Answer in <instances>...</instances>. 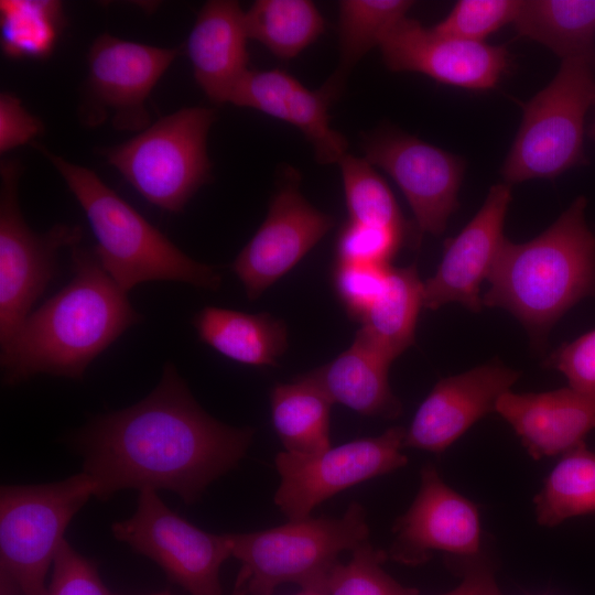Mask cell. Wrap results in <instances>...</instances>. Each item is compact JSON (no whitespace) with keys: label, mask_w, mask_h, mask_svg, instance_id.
I'll return each mask as SVG.
<instances>
[{"label":"cell","mask_w":595,"mask_h":595,"mask_svg":"<svg viewBox=\"0 0 595 595\" xmlns=\"http://www.w3.org/2000/svg\"><path fill=\"white\" fill-rule=\"evenodd\" d=\"M253 430L226 425L194 400L172 363L140 402L95 420L83 435L84 469L96 495L166 489L185 502L245 456Z\"/></svg>","instance_id":"obj_1"},{"label":"cell","mask_w":595,"mask_h":595,"mask_svg":"<svg viewBox=\"0 0 595 595\" xmlns=\"http://www.w3.org/2000/svg\"><path fill=\"white\" fill-rule=\"evenodd\" d=\"M71 249V281L31 312L1 347L8 385L36 374L80 379L99 354L141 320L95 251Z\"/></svg>","instance_id":"obj_2"},{"label":"cell","mask_w":595,"mask_h":595,"mask_svg":"<svg viewBox=\"0 0 595 595\" xmlns=\"http://www.w3.org/2000/svg\"><path fill=\"white\" fill-rule=\"evenodd\" d=\"M577 197L545 231L522 244L504 240L483 304L515 315L541 342L581 299L595 293V237Z\"/></svg>","instance_id":"obj_3"},{"label":"cell","mask_w":595,"mask_h":595,"mask_svg":"<svg viewBox=\"0 0 595 595\" xmlns=\"http://www.w3.org/2000/svg\"><path fill=\"white\" fill-rule=\"evenodd\" d=\"M58 171L86 214L97 245L94 251L106 272L128 293L148 281H177L217 290L218 271L201 263L169 240L97 174L32 142Z\"/></svg>","instance_id":"obj_4"},{"label":"cell","mask_w":595,"mask_h":595,"mask_svg":"<svg viewBox=\"0 0 595 595\" xmlns=\"http://www.w3.org/2000/svg\"><path fill=\"white\" fill-rule=\"evenodd\" d=\"M366 511L353 501L340 518L307 517L261 531L228 534L238 577L249 595H271L283 583L322 591L344 551L368 541Z\"/></svg>","instance_id":"obj_5"},{"label":"cell","mask_w":595,"mask_h":595,"mask_svg":"<svg viewBox=\"0 0 595 595\" xmlns=\"http://www.w3.org/2000/svg\"><path fill=\"white\" fill-rule=\"evenodd\" d=\"M95 495L85 472L57 483L1 487V595H47L46 574L64 533Z\"/></svg>","instance_id":"obj_6"},{"label":"cell","mask_w":595,"mask_h":595,"mask_svg":"<svg viewBox=\"0 0 595 595\" xmlns=\"http://www.w3.org/2000/svg\"><path fill=\"white\" fill-rule=\"evenodd\" d=\"M215 118L214 109L182 108L104 155L145 201L178 213L209 178L207 136Z\"/></svg>","instance_id":"obj_7"},{"label":"cell","mask_w":595,"mask_h":595,"mask_svg":"<svg viewBox=\"0 0 595 595\" xmlns=\"http://www.w3.org/2000/svg\"><path fill=\"white\" fill-rule=\"evenodd\" d=\"M595 65L563 60L554 78L523 107L501 173L507 184L554 178L583 162L584 122L595 105Z\"/></svg>","instance_id":"obj_8"},{"label":"cell","mask_w":595,"mask_h":595,"mask_svg":"<svg viewBox=\"0 0 595 595\" xmlns=\"http://www.w3.org/2000/svg\"><path fill=\"white\" fill-rule=\"evenodd\" d=\"M0 195V344L9 343L54 277L56 256L64 247L77 246L78 226L56 225L45 234L34 232L24 221L18 203L21 165L1 162Z\"/></svg>","instance_id":"obj_9"},{"label":"cell","mask_w":595,"mask_h":595,"mask_svg":"<svg viewBox=\"0 0 595 595\" xmlns=\"http://www.w3.org/2000/svg\"><path fill=\"white\" fill-rule=\"evenodd\" d=\"M112 533L159 564L190 595H221L220 566L231 556L228 534L195 527L172 511L156 490H140L136 512L116 522Z\"/></svg>","instance_id":"obj_10"},{"label":"cell","mask_w":595,"mask_h":595,"mask_svg":"<svg viewBox=\"0 0 595 595\" xmlns=\"http://www.w3.org/2000/svg\"><path fill=\"white\" fill-rule=\"evenodd\" d=\"M404 435L405 429L392 426L378 436L331 446L316 455L280 452L274 458L280 475L274 504L289 520L310 517L334 495L405 466Z\"/></svg>","instance_id":"obj_11"},{"label":"cell","mask_w":595,"mask_h":595,"mask_svg":"<svg viewBox=\"0 0 595 595\" xmlns=\"http://www.w3.org/2000/svg\"><path fill=\"white\" fill-rule=\"evenodd\" d=\"M365 159L382 169L405 196L422 232L441 235L458 206L464 162L414 136L382 129L365 138Z\"/></svg>","instance_id":"obj_12"},{"label":"cell","mask_w":595,"mask_h":595,"mask_svg":"<svg viewBox=\"0 0 595 595\" xmlns=\"http://www.w3.org/2000/svg\"><path fill=\"white\" fill-rule=\"evenodd\" d=\"M178 54L177 48L151 46L104 33L88 54L89 121L110 112L119 130H144L150 117L145 101Z\"/></svg>","instance_id":"obj_13"},{"label":"cell","mask_w":595,"mask_h":595,"mask_svg":"<svg viewBox=\"0 0 595 595\" xmlns=\"http://www.w3.org/2000/svg\"><path fill=\"white\" fill-rule=\"evenodd\" d=\"M333 218L300 193L294 171L271 199L268 215L236 257L231 269L249 300L288 273L333 227Z\"/></svg>","instance_id":"obj_14"},{"label":"cell","mask_w":595,"mask_h":595,"mask_svg":"<svg viewBox=\"0 0 595 595\" xmlns=\"http://www.w3.org/2000/svg\"><path fill=\"white\" fill-rule=\"evenodd\" d=\"M379 47L385 64L393 72H415L475 91L496 87L509 67L505 46L444 35L407 17Z\"/></svg>","instance_id":"obj_15"},{"label":"cell","mask_w":595,"mask_h":595,"mask_svg":"<svg viewBox=\"0 0 595 595\" xmlns=\"http://www.w3.org/2000/svg\"><path fill=\"white\" fill-rule=\"evenodd\" d=\"M396 534L389 555L403 564H420L432 551L466 559L480 551L477 507L448 487L432 464L421 469L420 489L393 526Z\"/></svg>","instance_id":"obj_16"},{"label":"cell","mask_w":595,"mask_h":595,"mask_svg":"<svg viewBox=\"0 0 595 595\" xmlns=\"http://www.w3.org/2000/svg\"><path fill=\"white\" fill-rule=\"evenodd\" d=\"M519 372L490 361L441 379L422 401L405 430L403 446L441 453L474 423L496 410Z\"/></svg>","instance_id":"obj_17"},{"label":"cell","mask_w":595,"mask_h":595,"mask_svg":"<svg viewBox=\"0 0 595 595\" xmlns=\"http://www.w3.org/2000/svg\"><path fill=\"white\" fill-rule=\"evenodd\" d=\"M510 201L509 184L494 185L477 214L445 242L436 272L423 282V307L436 310L458 302L473 312L480 310V284L488 279L505 240L502 228Z\"/></svg>","instance_id":"obj_18"},{"label":"cell","mask_w":595,"mask_h":595,"mask_svg":"<svg viewBox=\"0 0 595 595\" xmlns=\"http://www.w3.org/2000/svg\"><path fill=\"white\" fill-rule=\"evenodd\" d=\"M340 89L326 82L311 90L282 69H249L234 89L229 102L261 111L296 127L314 148L322 164L338 163L347 153V140L329 125L328 108Z\"/></svg>","instance_id":"obj_19"},{"label":"cell","mask_w":595,"mask_h":595,"mask_svg":"<svg viewBox=\"0 0 595 595\" xmlns=\"http://www.w3.org/2000/svg\"><path fill=\"white\" fill-rule=\"evenodd\" d=\"M534 458L564 454L595 430V392L571 387L539 393L502 394L495 410Z\"/></svg>","instance_id":"obj_20"},{"label":"cell","mask_w":595,"mask_h":595,"mask_svg":"<svg viewBox=\"0 0 595 595\" xmlns=\"http://www.w3.org/2000/svg\"><path fill=\"white\" fill-rule=\"evenodd\" d=\"M245 12L237 1L206 2L186 42L196 83L217 104L230 96L249 71Z\"/></svg>","instance_id":"obj_21"},{"label":"cell","mask_w":595,"mask_h":595,"mask_svg":"<svg viewBox=\"0 0 595 595\" xmlns=\"http://www.w3.org/2000/svg\"><path fill=\"white\" fill-rule=\"evenodd\" d=\"M390 364L355 338L335 359L300 377L316 386L333 403L363 415L394 419L402 405L389 386Z\"/></svg>","instance_id":"obj_22"},{"label":"cell","mask_w":595,"mask_h":595,"mask_svg":"<svg viewBox=\"0 0 595 595\" xmlns=\"http://www.w3.org/2000/svg\"><path fill=\"white\" fill-rule=\"evenodd\" d=\"M199 339L223 356L250 366H277L288 348V328L268 313L206 306L193 320Z\"/></svg>","instance_id":"obj_23"},{"label":"cell","mask_w":595,"mask_h":595,"mask_svg":"<svg viewBox=\"0 0 595 595\" xmlns=\"http://www.w3.org/2000/svg\"><path fill=\"white\" fill-rule=\"evenodd\" d=\"M422 306L423 282L415 264L390 268L387 285L360 320L355 338L392 363L414 343Z\"/></svg>","instance_id":"obj_24"},{"label":"cell","mask_w":595,"mask_h":595,"mask_svg":"<svg viewBox=\"0 0 595 595\" xmlns=\"http://www.w3.org/2000/svg\"><path fill=\"white\" fill-rule=\"evenodd\" d=\"M513 25L519 36L541 43L562 61L595 65V0H521Z\"/></svg>","instance_id":"obj_25"},{"label":"cell","mask_w":595,"mask_h":595,"mask_svg":"<svg viewBox=\"0 0 595 595\" xmlns=\"http://www.w3.org/2000/svg\"><path fill=\"white\" fill-rule=\"evenodd\" d=\"M332 405L316 386L300 376L291 383L275 385L270 396L271 418L285 452L307 456L328 450Z\"/></svg>","instance_id":"obj_26"},{"label":"cell","mask_w":595,"mask_h":595,"mask_svg":"<svg viewBox=\"0 0 595 595\" xmlns=\"http://www.w3.org/2000/svg\"><path fill=\"white\" fill-rule=\"evenodd\" d=\"M245 18L249 39L283 61L296 57L325 29L321 12L309 0H258Z\"/></svg>","instance_id":"obj_27"},{"label":"cell","mask_w":595,"mask_h":595,"mask_svg":"<svg viewBox=\"0 0 595 595\" xmlns=\"http://www.w3.org/2000/svg\"><path fill=\"white\" fill-rule=\"evenodd\" d=\"M533 502L537 521L545 527L595 513V452L582 443L564 453Z\"/></svg>","instance_id":"obj_28"},{"label":"cell","mask_w":595,"mask_h":595,"mask_svg":"<svg viewBox=\"0 0 595 595\" xmlns=\"http://www.w3.org/2000/svg\"><path fill=\"white\" fill-rule=\"evenodd\" d=\"M65 26L63 4L56 0H1L0 42L12 60H44L56 47Z\"/></svg>","instance_id":"obj_29"},{"label":"cell","mask_w":595,"mask_h":595,"mask_svg":"<svg viewBox=\"0 0 595 595\" xmlns=\"http://www.w3.org/2000/svg\"><path fill=\"white\" fill-rule=\"evenodd\" d=\"M414 4L409 0H343L338 33L340 65L328 80L342 89L350 68L407 17Z\"/></svg>","instance_id":"obj_30"},{"label":"cell","mask_w":595,"mask_h":595,"mask_svg":"<svg viewBox=\"0 0 595 595\" xmlns=\"http://www.w3.org/2000/svg\"><path fill=\"white\" fill-rule=\"evenodd\" d=\"M351 221L405 230L399 205L387 182L365 158L346 153L338 162Z\"/></svg>","instance_id":"obj_31"},{"label":"cell","mask_w":595,"mask_h":595,"mask_svg":"<svg viewBox=\"0 0 595 595\" xmlns=\"http://www.w3.org/2000/svg\"><path fill=\"white\" fill-rule=\"evenodd\" d=\"M387 556L369 541L361 543L347 563L333 567L322 591L326 595H418L415 588L402 586L382 569Z\"/></svg>","instance_id":"obj_32"},{"label":"cell","mask_w":595,"mask_h":595,"mask_svg":"<svg viewBox=\"0 0 595 595\" xmlns=\"http://www.w3.org/2000/svg\"><path fill=\"white\" fill-rule=\"evenodd\" d=\"M521 0H459L433 29L472 42L486 39L508 23H513Z\"/></svg>","instance_id":"obj_33"},{"label":"cell","mask_w":595,"mask_h":595,"mask_svg":"<svg viewBox=\"0 0 595 595\" xmlns=\"http://www.w3.org/2000/svg\"><path fill=\"white\" fill-rule=\"evenodd\" d=\"M403 236L401 229L348 220L336 239V262L389 266Z\"/></svg>","instance_id":"obj_34"},{"label":"cell","mask_w":595,"mask_h":595,"mask_svg":"<svg viewBox=\"0 0 595 595\" xmlns=\"http://www.w3.org/2000/svg\"><path fill=\"white\" fill-rule=\"evenodd\" d=\"M390 266L336 262L333 271L335 293L348 316L360 322L383 292Z\"/></svg>","instance_id":"obj_35"},{"label":"cell","mask_w":595,"mask_h":595,"mask_svg":"<svg viewBox=\"0 0 595 595\" xmlns=\"http://www.w3.org/2000/svg\"><path fill=\"white\" fill-rule=\"evenodd\" d=\"M47 595H112L102 583L96 565L76 552L66 539L54 563Z\"/></svg>","instance_id":"obj_36"},{"label":"cell","mask_w":595,"mask_h":595,"mask_svg":"<svg viewBox=\"0 0 595 595\" xmlns=\"http://www.w3.org/2000/svg\"><path fill=\"white\" fill-rule=\"evenodd\" d=\"M547 365L560 370L569 387L595 392V329L563 344L548 358Z\"/></svg>","instance_id":"obj_37"},{"label":"cell","mask_w":595,"mask_h":595,"mask_svg":"<svg viewBox=\"0 0 595 595\" xmlns=\"http://www.w3.org/2000/svg\"><path fill=\"white\" fill-rule=\"evenodd\" d=\"M44 129L42 121L29 112L21 100L9 93L0 95V151L8 152L31 142Z\"/></svg>","instance_id":"obj_38"},{"label":"cell","mask_w":595,"mask_h":595,"mask_svg":"<svg viewBox=\"0 0 595 595\" xmlns=\"http://www.w3.org/2000/svg\"><path fill=\"white\" fill-rule=\"evenodd\" d=\"M463 581L453 591L442 595H501L490 567L472 558Z\"/></svg>","instance_id":"obj_39"},{"label":"cell","mask_w":595,"mask_h":595,"mask_svg":"<svg viewBox=\"0 0 595 595\" xmlns=\"http://www.w3.org/2000/svg\"><path fill=\"white\" fill-rule=\"evenodd\" d=\"M231 595H247L246 586L239 577H237L236 585Z\"/></svg>","instance_id":"obj_40"},{"label":"cell","mask_w":595,"mask_h":595,"mask_svg":"<svg viewBox=\"0 0 595 595\" xmlns=\"http://www.w3.org/2000/svg\"><path fill=\"white\" fill-rule=\"evenodd\" d=\"M295 595H326V594L323 591H317V589H302V592Z\"/></svg>","instance_id":"obj_41"},{"label":"cell","mask_w":595,"mask_h":595,"mask_svg":"<svg viewBox=\"0 0 595 595\" xmlns=\"http://www.w3.org/2000/svg\"><path fill=\"white\" fill-rule=\"evenodd\" d=\"M112 595H117V594H112ZM150 595H173V594H171L170 592H160V593L150 594Z\"/></svg>","instance_id":"obj_42"},{"label":"cell","mask_w":595,"mask_h":595,"mask_svg":"<svg viewBox=\"0 0 595 595\" xmlns=\"http://www.w3.org/2000/svg\"><path fill=\"white\" fill-rule=\"evenodd\" d=\"M593 133H594V136H595V123H594V127H593Z\"/></svg>","instance_id":"obj_43"}]
</instances>
